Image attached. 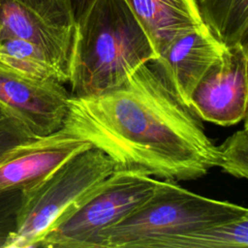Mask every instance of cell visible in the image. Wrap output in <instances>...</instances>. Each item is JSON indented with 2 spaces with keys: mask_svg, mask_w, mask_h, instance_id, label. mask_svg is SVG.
<instances>
[{
  "mask_svg": "<svg viewBox=\"0 0 248 248\" xmlns=\"http://www.w3.org/2000/svg\"><path fill=\"white\" fill-rule=\"evenodd\" d=\"M62 128L104 152L114 170L180 182L219 166L202 119L149 62L108 92L71 96Z\"/></svg>",
  "mask_w": 248,
  "mask_h": 248,
  "instance_id": "6da1fadb",
  "label": "cell"
},
{
  "mask_svg": "<svg viewBox=\"0 0 248 248\" xmlns=\"http://www.w3.org/2000/svg\"><path fill=\"white\" fill-rule=\"evenodd\" d=\"M157 57L125 0H94L76 22L68 66L74 97L108 92Z\"/></svg>",
  "mask_w": 248,
  "mask_h": 248,
  "instance_id": "7a4b0ae2",
  "label": "cell"
},
{
  "mask_svg": "<svg viewBox=\"0 0 248 248\" xmlns=\"http://www.w3.org/2000/svg\"><path fill=\"white\" fill-rule=\"evenodd\" d=\"M243 215H248L243 206L157 179L152 194L140 205L102 232L99 248H171L182 235Z\"/></svg>",
  "mask_w": 248,
  "mask_h": 248,
  "instance_id": "3957f363",
  "label": "cell"
},
{
  "mask_svg": "<svg viewBox=\"0 0 248 248\" xmlns=\"http://www.w3.org/2000/svg\"><path fill=\"white\" fill-rule=\"evenodd\" d=\"M113 171L111 160L92 146L21 189L15 229L5 248L38 247L58 220Z\"/></svg>",
  "mask_w": 248,
  "mask_h": 248,
  "instance_id": "277c9868",
  "label": "cell"
},
{
  "mask_svg": "<svg viewBox=\"0 0 248 248\" xmlns=\"http://www.w3.org/2000/svg\"><path fill=\"white\" fill-rule=\"evenodd\" d=\"M156 181L149 175L114 170L69 209L38 247L99 248L102 232L140 205L152 194Z\"/></svg>",
  "mask_w": 248,
  "mask_h": 248,
  "instance_id": "5b68a950",
  "label": "cell"
},
{
  "mask_svg": "<svg viewBox=\"0 0 248 248\" xmlns=\"http://www.w3.org/2000/svg\"><path fill=\"white\" fill-rule=\"evenodd\" d=\"M248 45L225 47L194 88L190 107L204 121L231 126L247 114Z\"/></svg>",
  "mask_w": 248,
  "mask_h": 248,
  "instance_id": "8992f818",
  "label": "cell"
},
{
  "mask_svg": "<svg viewBox=\"0 0 248 248\" xmlns=\"http://www.w3.org/2000/svg\"><path fill=\"white\" fill-rule=\"evenodd\" d=\"M71 96L62 82L25 77L0 63V109L34 138L62 129Z\"/></svg>",
  "mask_w": 248,
  "mask_h": 248,
  "instance_id": "52a82bcc",
  "label": "cell"
},
{
  "mask_svg": "<svg viewBox=\"0 0 248 248\" xmlns=\"http://www.w3.org/2000/svg\"><path fill=\"white\" fill-rule=\"evenodd\" d=\"M90 147L91 143L63 128L11 147L0 156V193L21 190L38 182Z\"/></svg>",
  "mask_w": 248,
  "mask_h": 248,
  "instance_id": "ba28073f",
  "label": "cell"
},
{
  "mask_svg": "<svg viewBox=\"0 0 248 248\" xmlns=\"http://www.w3.org/2000/svg\"><path fill=\"white\" fill-rule=\"evenodd\" d=\"M225 47L202 25L175 37L149 63L176 96L190 106L194 88L209 67L221 57Z\"/></svg>",
  "mask_w": 248,
  "mask_h": 248,
  "instance_id": "9c48e42d",
  "label": "cell"
},
{
  "mask_svg": "<svg viewBox=\"0 0 248 248\" xmlns=\"http://www.w3.org/2000/svg\"><path fill=\"white\" fill-rule=\"evenodd\" d=\"M75 27L50 22L17 0H0V40L16 38L42 48L68 77Z\"/></svg>",
  "mask_w": 248,
  "mask_h": 248,
  "instance_id": "30bf717a",
  "label": "cell"
},
{
  "mask_svg": "<svg viewBox=\"0 0 248 248\" xmlns=\"http://www.w3.org/2000/svg\"><path fill=\"white\" fill-rule=\"evenodd\" d=\"M158 56L177 36L204 25L195 0H125Z\"/></svg>",
  "mask_w": 248,
  "mask_h": 248,
  "instance_id": "8fae6325",
  "label": "cell"
},
{
  "mask_svg": "<svg viewBox=\"0 0 248 248\" xmlns=\"http://www.w3.org/2000/svg\"><path fill=\"white\" fill-rule=\"evenodd\" d=\"M195 2L202 23L222 45H248V0Z\"/></svg>",
  "mask_w": 248,
  "mask_h": 248,
  "instance_id": "7c38bea8",
  "label": "cell"
},
{
  "mask_svg": "<svg viewBox=\"0 0 248 248\" xmlns=\"http://www.w3.org/2000/svg\"><path fill=\"white\" fill-rule=\"evenodd\" d=\"M0 63L10 70L32 78L68 81L62 72L36 45L25 40L7 38L0 40Z\"/></svg>",
  "mask_w": 248,
  "mask_h": 248,
  "instance_id": "4fadbf2b",
  "label": "cell"
},
{
  "mask_svg": "<svg viewBox=\"0 0 248 248\" xmlns=\"http://www.w3.org/2000/svg\"><path fill=\"white\" fill-rule=\"evenodd\" d=\"M248 215L212 224L178 237L171 248H247Z\"/></svg>",
  "mask_w": 248,
  "mask_h": 248,
  "instance_id": "5bb4252c",
  "label": "cell"
},
{
  "mask_svg": "<svg viewBox=\"0 0 248 248\" xmlns=\"http://www.w3.org/2000/svg\"><path fill=\"white\" fill-rule=\"evenodd\" d=\"M45 19L55 24L75 27L94 0H17Z\"/></svg>",
  "mask_w": 248,
  "mask_h": 248,
  "instance_id": "9a60e30c",
  "label": "cell"
},
{
  "mask_svg": "<svg viewBox=\"0 0 248 248\" xmlns=\"http://www.w3.org/2000/svg\"><path fill=\"white\" fill-rule=\"evenodd\" d=\"M217 147L219 153L218 167L236 178H247L248 131L246 122L241 130L233 133Z\"/></svg>",
  "mask_w": 248,
  "mask_h": 248,
  "instance_id": "2e32d148",
  "label": "cell"
},
{
  "mask_svg": "<svg viewBox=\"0 0 248 248\" xmlns=\"http://www.w3.org/2000/svg\"><path fill=\"white\" fill-rule=\"evenodd\" d=\"M20 190L0 193V248H5L10 233L15 229Z\"/></svg>",
  "mask_w": 248,
  "mask_h": 248,
  "instance_id": "e0dca14e",
  "label": "cell"
},
{
  "mask_svg": "<svg viewBox=\"0 0 248 248\" xmlns=\"http://www.w3.org/2000/svg\"><path fill=\"white\" fill-rule=\"evenodd\" d=\"M33 138L17 120L0 109V156L11 147Z\"/></svg>",
  "mask_w": 248,
  "mask_h": 248,
  "instance_id": "ac0fdd59",
  "label": "cell"
}]
</instances>
